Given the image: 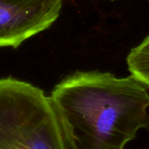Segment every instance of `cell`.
Listing matches in <instances>:
<instances>
[{"instance_id":"cell-1","label":"cell","mask_w":149,"mask_h":149,"mask_svg":"<svg viewBox=\"0 0 149 149\" xmlns=\"http://www.w3.org/2000/svg\"><path fill=\"white\" fill-rule=\"evenodd\" d=\"M49 98L68 149H124L149 128V93L132 75L76 72Z\"/></svg>"},{"instance_id":"cell-4","label":"cell","mask_w":149,"mask_h":149,"mask_svg":"<svg viewBox=\"0 0 149 149\" xmlns=\"http://www.w3.org/2000/svg\"><path fill=\"white\" fill-rule=\"evenodd\" d=\"M127 64L131 75L149 88V36L131 50Z\"/></svg>"},{"instance_id":"cell-3","label":"cell","mask_w":149,"mask_h":149,"mask_svg":"<svg viewBox=\"0 0 149 149\" xmlns=\"http://www.w3.org/2000/svg\"><path fill=\"white\" fill-rule=\"evenodd\" d=\"M63 0H0V47L17 48L58 19Z\"/></svg>"},{"instance_id":"cell-2","label":"cell","mask_w":149,"mask_h":149,"mask_svg":"<svg viewBox=\"0 0 149 149\" xmlns=\"http://www.w3.org/2000/svg\"><path fill=\"white\" fill-rule=\"evenodd\" d=\"M0 149H68L51 100L38 87L0 79Z\"/></svg>"},{"instance_id":"cell-5","label":"cell","mask_w":149,"mask_h":149,"mask_svg":"<svg viewBox=\"0 0 149 149\" xmlns=\"http://www.w3.org/2000/svg\"><path fill=\"white\" fill-rule=\"evenodd\" d=\"M148 1H149V0H148Z\"/></svg>"}]
</instances>
